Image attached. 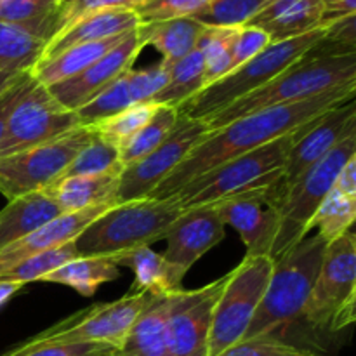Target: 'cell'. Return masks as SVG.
<instances>
[{
	"label": "cell",
	"instance_id": "cell-1",
	"mask_svg": "<svg viewBox=\"0 0 356 356\" xmlns=\"http://www.w3.org/2000/svg\"><path fill=\"white\" fill-rule=\"evenodd\" d=\"M355 89L356 82L348 83L318 94L312 99L254 111L229 122L225 127L211 131L207 138L198 143L190 155L156 186L149 198H170L188 181L214 169L219 163L228 162L235 156L252 152L282 136L298 131L306 122L334 110L346 101L355 99Z\"/></svg>",
	"mask_w": 356,
	"mask_h": 356
},
{
	"label": "cell",
	"instance_id": "cell-2",
	"mask_svg": "<svg viewBox=\"0 0 356 356\" xmlns=\"http://www.w3.org/2000/svg\"><path fill=\"white\" fill-rule=\"evenodd\" d=\"M355 82L356 52L355 54H322L313 47L305 58L275 76L266 86L254 90L249 96L240 97L225 110L204 118V122L211 131H216L254 111L312 99L327 90Z\"/></svg>",
	"mask_w": 356,
	"mask_h": 356
},
{
	"label": "cell",
	"instance_id": "cell-3",
	"mask_svg": "<svg viewBox=\"0 0 356 356\" xmlns=\"http://www.w3.org/2000/svg\"><path fill=\"white\" fill-rule=\"evenodd\" d=\"M325 249V240L313 235L275 261L259 308L242 341L261 337L280 339L282 330L301 322L302 309L313 291Z\"/></svg>",
	"mask_w": 356,
	"mask_h": 356
},
{
	"label": "cell",
	"instance_id": "cell-4",
	"mask_svg": "<svg viewBox=\"0 0 356 356\" xmlns=\"http://www.w3.org/2000/svg\"><path fill=\"white\" fill-rule=\"evenodd\" d=\"M306 124L291 134L282 136L261 148L235 156L193 177L170 198L176 200L183 211H186L191 207L219 204L226 198L280 183L284 181L285 156Z\"/></svg>",
	"mask_w": 356,
	"mask_h": 356
},
{
	"label": "cell",
	"instance_id": "cell-5",
	"mask_svg": "<svg viewBox=\"0 0 356 356\" xmlns=\"http://www.w3.org/2000/svg\"><path fill=\"white\" fill-rule=\"evenodd\" d=\"M181 214L183 209L172 198H143L115 205L73 240L76 256H117L149 247L165 236Z\"/></svg>",
	"mask_w": 356,
	"mask_h": 356
},
{
	"label": "cell",
	"instance_id": "cell-6",
	"mask_svg": "<svg viewBox=\"0 0 356 356\" xmlns=\"http://www.w3.org/2000/svg\"><path fill=\"white\" fill-rule=\"evenodd\" d=\"M325 37V26H320L301 37L289 40L271 42L263 52L247 61L240 68L233 70L225 79L202 89L197 96L177 108V113L190 118H204L225 110L240 97L249 96L268 82L291 68L294 63L305 58L322 38Z\"/></svg>",
	"mask_w": 356,
	"mask_h": 356
},
{
	"label": "cell",
	"instance_id": "cell-7",
	"mask_svg": "<svg viewBox=\"0 0 356 356\" xmlns=\"http://www.w3.org/2000/svg\"><path fill=\"white\" fill-rule=\"evenodd\" d=\"M355 302L356 236L350 229L327 243L301 320L313 329L339 332L355 322Z\"/></svg>",
	"mask_w": 356,
	"mask_h": 356
},
{
	"label": "cell",
	"instance_id": "cell-8",
	"mask_svg": "<svg viewBox=\"0 0 356 356\" xmlns=\"http://www.w3.org/2000/svg\"><path fill=\"white\" fill-rule=\"evenodd\" d=\"M356 156V136L344 139L325 159L316 162L296 181L285 186L280 212V228L270 257L273 263L298 245L312 232V222L320 204L332 188L344 163Z\"/></svg>",
	"mask_w": 356,
	"mask_h": 356
},
{
	"label": "cell",
	"instance_id": "cell-9",
	"mask_svg": "<svg viewBox=\"0 0 356 356\" xmlns=\"http://www.w3.org/2000/svg\"><path fill=\"white\" fill-rule=\"evenodd\" d=\"M273 264L268 256L243 257L228 273L212 312L209 356H219L243 339L268 287Z\"/></svg>",
	"mask_w": 356,
	"mask_h": 356
},
{
	"label": "cell",
	"instance_id": "cell-10",
	"mask_svg": "<svg viewBox=\"0 0 356 356\" xmlns=\"http://www.w3.org/2000/svg\"><path fill=\"white\" fill-rule=\"evenodd\" d=\"M94 136L92 127H76L59 138L0 156V193L7 198L44 190L63 176L72 160Z\"/></svg>",
	"mask_w": 356,
	"mask_h": 356
},
{
	"label": "cell",
	"instance_id": "cell-11",
	"mask_svg": "<svg viewBox=\"0 0 356 356\" xmlns=\"http://www.w3.org/2000/svg\"><path fill=\"white\" fill-rule=\"evenodd\" d=\"M209 132L211 129L200 118L179 115L169 136L153 152L122 169L115 197L117 205L152 197L156 186L207 138Z\"/></svg>",
	"mask_w": 356,
	"mask_h": 356
},
{
	"label": "cell",
	"instance_id": "cell-12",
	"mask_svg": "<svg viewBox=\"0 0 356 356\" xmlns=\"http://www.w3.org/2000/svg\"><path fill=\"white\" fill-rule=\"evenodd\" d=\"M76 127L80 124L75 111L63 106L47 87L35 82L10 113L6 136L0 143V156L24 152Z\"/></svg>",
	"mask_w": 356,
	"mask_h": 356
},
{
	"label": "cell",
	"instance_id": "cell-13",
	"mask_svg": "<svg viewBox=\"0 0 356 356\" xmlns=\"http://www.w3.org/2000/svg\"><path fill=\"white\" fill-rule=\"evenodd\" d=\"M148 292H131L106 305H96L38 334L47 343H83L117 350L148 301Z\"/></svg>",
	"mask_w": 356,
	"mask_h": 356
},
{
	"label": "cell",
	"instance_id": "cell-14",
	"mask_svg": "<svg viewBox=\"0 0 356 356\" xmlns=\"http://www.w3.org/2000/svg\"><path fill=\"white\" fill-rule=\"evenodd\" d=\"M284 181L263 190L247 191L214 204L225 225L238 232L245 257L268 256L273 249L280 228V212L284 202Z\"/></svg>",
	"mask_w": 356,
	"mask_h": 356
},
{
	"label": "cell",
	"instance_id": "cell-15",
	"mask_svg": "<svg viewBox=\"0 0 356 356\" xmlns=\"http://www.w3.org/2000/svg\"><path fill=\"white\" fill-rule=\"evenodd\" d=\"M228 275L197 289L174 294L169 315V356H209L212 312Z\"/></svg>",
	"mask_w": 356,
	"mask_h": 356
},
{
	"label": "cell",
	"instance_id": "cell-16",
	"mask_svg": "<svg viewBox=\"0 0 356 356\" xmlns=\"http://www.w3.org/2000/svg\"><path fill=\"white\" fill-rule=\"evenodd\" d=\"M356 136L355 99L313 118L289 149L284 165V184H291L305 170L325 159L339 143Z\"/></svg>",
	"mask_w": 356,
	"mask_h": 356
},
{
	"label": "cell",
	"instance_id": "cell-17",
	"mask_svg": "<svg viewBox=\"0 0 356 356\" xmlns=\"http://www.w3.org/2000/svg\"><path fill=\"white\" fill-rule=\"evenodd\" d=\"M138 28L82 73L54 86H49V92L56 97V101L72 111H76L83 104L89 103L104 87L110 86L113 80L132 68L139 52L145 49L139 38Z\"/></svg>",
	"mask_w": 356,
	"mask_h": 356
},
{
	"label": "cell",
	"instance_id": "cell-18",
	"mask_svg": "<svg viewBox=\"0 0 356 356\" xmlns=\"http://www.w3.org/2000/svg\"><path fill=\"white\" fill-rule=\"evenodd\" d=\"M225 228L216 205L186 209L167 229V249L162 256L186 277L190 268L225 238Z\"/></svg>",
	"mask_w": 356,
	"mask_h": 356
},
{
	"label": "cell",
	"instance_id": "cell-19",
	"mask_svg": "<svg viewBox=\"0 0 356 356\" xmlns=\"http://www.w3.org/2000/svg\"><path fill=\"white\" fill-rule=\"evenodd\" d=\"M111 207H115V205H96V207L86 209V211L68 212V214L58 216L56 219L49 221L47 225L38 228L37 232L28 235L26 238L19 240V242L0 250V273L13 268L14 264L21 263L26 257L44 252V250L58 249V247L65 245V243L73 242L90 222L96 221L103 212H106Z\"/></svg>",
	"mask_w": 356,
	"mask_h": 356
},
{
	"label": "cell",
	"instance_id": "cell-20",
	"mask_svg": "<svg viewBox=\"0 0 356 356\" xmlns=\"http://www.w3.org/2000/svg\"><path fill=\"white\" fill-rule=\"evenodd\" d=\"M174 294H149L125 336L124 343L113 350V356H169V315Z\"/></svg>",
	"mask_w": 356,
	"mask_h": 356
},
{
	"label": "cell",
	"instance_id": "cell-21",
	"mask_svg": "<svg viewBox=\"0 0 356 356\" xmlns=\"http://www.w3.org/2000/svg\"><path fill=\"white\" fill-rule=\"evenodd\" d=\"M322 19V0H273L247 24L266 31L271 42H280L316 30Z\"/></svg>",
	"mask_w": 356,
	"mask_h": 356
},
{
	"label": "cell",
	"instance_id": "cell-22",
	"mask_svg": "<svg viewBox=\"0 0 356 356\" xmlns=\"http://www.w3.org/2000/svg\"><path fill=\"white\" fill-rule=\"evenodd\" d=\"M139 24L141 23H139L134 10L120 9L89 14V16L80 17L79 21L70 24L66 30H63L56 37H52L47 42V47H45L40 61H45V59L52 58V56L59 54V52H63L68 47H73V45L120 37V35L136 30Z\"/></svg>",
	"mask_w": 356,
	"mask_h": 356
},
{
	"label": "cell",
	"instance_id": "cell-23",
	"mask_svg": "<svg viewBox=\"0 0 356 356\" xmlns=\"http://www.w3.org/2000/svg\"><path fill=\"white\" fill-rule=\"evenodd\" d=\"M120 172L122 170L97 174V176L61 177L40 191H44L58 204L63 214L86 211L96 205H117L115 197H117Z\"/></svg>",
	"mask_w": 356,
	"mask_h": 356
},
{
	"label": "cell",
	"instance_id": "cell-24",
	"mask_svg": "<svg viewBox=\"0 0 356 356\" xmlns=\"http://www.w3.org/2000/svg\"><path fill=\"white\" fill-rule=\"evenodd\" d=\"M61 214L58 204L44 191L13 198L0 211V250L26 238Z\"/></svg>",
	"mask_w": 356,
	"mask_h": 356
},
{
	"label": "cell",
	"instance_id": "cell-25",
	"mask_svg": "<svg viewBox=\"0 0 356 356\" xmlns=\"http://www.w3.org/2000/svg\"><path fill=\"white\" fill-rule=\"evenodd\" d=\"M117 266L131 268L134 273L132 292H148V294H176L183 291L184 275L170 266L162 254L149 247L129 250V252L111 256Z\"/></svg>",
	"mask_w": 356,
	"mask_h": 356
},
{
	"label": "cell",
	"instance_id": "cell-26",
	"mask_svg": "<svg viewBox=\"0 0 356 356\" xmlns=\"http://www.w3.org/2000/svg\"><path fill=\"white\" fill-rule=\"evenodd\" d=\"M204 24L193 17H179L162 23L139 24L138 33L145 47L152 45L162 54L160 65L167 68L195 51Z\"/></svg>",
	"mask_w": 356,
	"mask_h": 356
},
{
	"label": "cell",
	"instance_id": "cell-27",
	"mask_svg": "<svg viewBox=\"0 0 356 356\" xmlns=\"http://www.w3.org/2000/svg\"><path fill=\"white\" fill-rule=\"evenodd\" d=\"M134 31V30H132ZM131 33V31H129ZM129 33L120 35V37L106 38V40L99 42H87V44H79L73 45V47L65 49L59 54L52 56V58L40 61L33 68L31 75L42 86L49 87L54 86V83L63 82V80H68L72 76L79 75L83 70L89 68L92 63H96L97 59L103 58L108 51L115 47V45L120 44Z\"/></svg>",
	"mask_w": 356,
	"mask_h": 356
},
{
	"label": "cell",
	"instance_id": "cell-28",
	"mask_svg": "<svg viewBox=\"0 0 356 356\" xmlns=\"http://www.w3.org/2000/svg\"><path fill=\"white\" fill-rule=\"evenodd\" d=\"M118 275H120V268L117 266L111 256L75 257L49 273L42 282L66 285L79 294L90 298L103 284L117 280Z\"/></svg>",
	"mask_w": 356,
	"mask_h": 356
},
{
	"label": "cell",
	"instance_id": "cell-29",
	"mask_svg": "<svg viewBox=\"0 0 356 356\" xmlns=\"http://www.w3.org/2000/svg\"><path fill=\"white\" fill-rule=\"evenodd\" d=\"M47 40L16 24L0 23V73H31L42 59Z\"/></svg>",
	"mask_w": 356,
	"mask_h": 356
},
{
	"label": "cell",
	"instance_id": "cell-30",
	"mask_svg": "<svg viewBox=\"0 0 356 356\" xmlns=\"http://www.w3.org/2000/svg\"><path fill=\"white\" fill-rule=\"evenodd\" d=\"M163 66V65H162ZM169 79L165 87L153 97L152 103L179 108L204 89V58L200 51H191L183 59L167 66Z\"/></svg>",
	"mask_w": 356,
	"mask_h": 356
},
{
	"label": "cell",
	"instance_id": "cell-31",
	"mask_svg": "<svg viewBox=\"0 0 356 356\" xmlns=\"http://www.w3.org/2000/svg\"><path fill=\"white\" fill-rule=\"evenodd\" d=\"M59 3L61 0H3L0 2V23L16 24L49 42L54 35Z\"/></svg>",
	"mask_w": 356,
	"mask_h": 356
},
{
	"label": "cell",
	"instance_id": "cell-32",
	"mask_svg": "<svg viewBox=\"0 0 356 356\" xmlns=\"http://www.w3.org/2000/svg\"><path fill=\"white\" fill-rule=\"evenodd\" d=\"M238 26H204L197 51L204 58V86L209 87L233 72L232 44ZM204 87V89H205Z\"/></svg>",
	"mask_w": 356,
	"mask_h": 356
},
{
	"label": "cell",
	"instance_id": "cell-33",
	"mask_svg": "<svg viewBox=\"0 0 356 356\" xmlns=\"http://www.w3.org/2000/svg\"><path fill=\"white\" fill-rule=\"evenodd\" d=\"M356 219V197L341 191L332 184L329 193L315 212L312 228H316V235L322 236L327 243L339 238L350 232Z\"/></svg>",
	"mask_w": 356,
	"mask_h": 356
},
{
	"label": "cell",
	"instance_id": "cell-34",
	"mask_svg": "<svg viewBox=\"0 0 356 356\" xmlns=\"http://www.w3.org/2000/svg\"><path fill=\"white\" fill-rule=\"evenodd\" d=\"M177 118H179V113H177L176 108L159 104L155 115L149 118L148 124L143 125L127 143H124L118 148L120 149L122 167L131 165V163L138 162L143 156L148 155L149 152H153L169 136V132L176 125Z\"/></svg>",
	"mask_w": 356,
	"mask_h": 356
},
{
	"label": "cell",
	"instance_id": "cell-35",
	"mask_svg": "<svg viewBox=\"0 0 356 356\" xmlns=\"http://www.w3.org/2000/svg\"><path fill=\"white\" fill-rule=\"evenodd\" d=\"M122 169L124 167L120 163V149H118V146L97 134L96 129H94V136L90 138V141L80 149L79 155L72 160V163L63 172L61 177L97 176V174L117 172V170Z\"/></svg>",
	"mask_w": 356,
	"mask_h": 356
},
{
	"label": "cell",
	"instance_id": "cell-36",
	"mask_svg": "<svg viewBox=\"0 0 356 356\" xmlns=\"http://www.w3.org/2000/svg\"><path fill=\"white\" fill-rule=\"evenodd\" d=\"M75 257H79L75 245H73V242H68L58 249L44 250V252H38L35 256L26 257L21 263L14 264L13 268L0 273V282L17 284L21 287L30 284V282H42L49 273H52Z\"/></svg>",
	"mask_w": 356,
	"mask_h": 356
},
{
	"label": "cell",
	"instance_id": "cell-37",
	"mask_svg": "<svg viewBox=\"0 0 356 356\" xmlns=\"http://www.w3.org/2000/svg\"><path fill=\"white\" fill-rule=\"evenodd\" d=\"M132 104L134 103H132L131 94H129L127 79H125L124 73L117 80H113L110 86L104 87L99 94H96L89 103L79 108L75 113L82 127H94V125L108 120V118L120 113L122 110L132 106Z\"/></svg>",
	"mask_w": 356,
	"mask_h": 356
},
{
	"label": "cell",
	"instance_id": "cell-38",
	"mask_svg": "<svg viewBox=\"0 0 356 356\" xmlns=\"http://www.w3.org/2000/svg\"><path fill=\"white\" fill-rule=\"evenodd\" d=\"M271 2L273 0H212L193 19L204 26H243Z\"/></svg>",
	"mask_w": 356,
	"mask_h": 356
},
{
	"label": "cell",
	"instance_id": "cell-39",
	"mask_svg": "<svg viewBox=\"0 0 356 356\" xmlns=\"http://www.w3.org/2000/svg\"><path fill=\"white\" fill-rule=\"evenodd\" d=\"M156 108H159V104L152 103V101L149 103H136L122 110L120 113L113 115L108 120L94 125V129H96L97 134L103 136L104 139H108V141L120 148L143 125L148 124L149 118L155 115Z\"/></svg>",
	"mask_w": 356,
	"mask_h": 356
},
{
	"label": "cell",
	"instance_id": "cell-40",
	"mask_svg": "<svg viewBox=\"0 0 356 356\" xmlns=\"http://www.w3.org/2000/svg\"><path fill=\"white\" fill-rule=\"evenodd\" d=\"M212 0H141L134 13L139 23H162L179 17H193Z\"/></svg>",
	"mask_w": 356,
	"mask_h": 356
},
{
	"label": "cell",
	"instance_id": "cell-41",
	"mask_svg": "<svg viewBox=\"0 0 356 356\" xmlns=\"http://www.w3.org/2000/svg\"><path fill=\"white\" fill-rule=\"evenodd\" d=\"M141 0H61L56 13L54 21V35L61 33L63 30L79 21L80 17H86L89 14L104 13V10H134L136 6Z\"/></svg>",
	"mask_w": 356,
	"mask_h": 356
},
{
	"label": "cell",
	"instance_id": "cell-42",
	"mask_svg": "<svg viewBox=\"0 0 356 356\" xmlns=\"http://www.w3.org/2000/svg\"><path fill=\"white\" fill-rule=\"evenodd\" d=\"M125 79L132 103H149L165 87L169 70L162 65L146 70L131 68L125 72Z\"/></svg>",
	"mask_w": 356,
	"mask_h": 356
},
{
	"label": "cell",
	"instance_id": "cell-43",
	"mask_svg": "<svg viewBox=\"0 0 356 356\" xmlns=\"http://www.w3.org/2000/svg\"><path fill=\"white\" fill-rule=\"evenodd\" d=\"M219 356H322L306 348L294 346L287 341L261 337V339L240 341L235 346L228 348Z\"/></svg>",
	"mask_w": 356,
	"mask_h": 356
},
{
	"label": "cell",
	"instance_id": "cell-44",
	"mask_svg": "<svg viewBox=\"0 0 356 356\" xmlns=\"http://www.w3.org/2000/svg\"><path fill=\"white\" fill-rule=\"evenodd\" d=\"M99 348L108 346L83 343H47L35 336L0 356H87Z\"/></svg>",
	"mask_w": 356,
	"mask_h": 356
},
{
	"label": "cell",
	"instance_id": "cell-45",
	"mask_svg": "<svg viewBox=\"0 0 356 356\" xmlns=\"http://www.w3.org/2000/svg\"><path fill=\"white\" fill-rule=\"evenodd\" d=\"M270 44V37H268L266 31H263L261 28L249 26V24L238 26L232 44L233 70L240 68V66L245 65L247 61L256 58V56L259 54V52H263Z\"/></svg>",
	"mask_w": 356,
	"mask_h": 356
},
{
	"label": "cell",
	"instance_id": "cell-46",
	"mask_svg": "<svg viewBox=\"0 0 356 356\" xmlns=\"http://www.w3.org/2000/svg\"><path fill=\"white\" fill-rule=\"evenodd\" d=\"M35 82H37V80L33 79L31 73H21V75H17L16 79L0 92V143H2L3 136H6L10 113H13V110L16 108L17 101L26 94V90L30 89Z\"/></svg>",
	"mask_w": 356,
	"mask_h": 356
},
{
	"label": "cell",
	"instance_id": "cell-47",
	"mask_svg": "<svg viewBox=\"0 0 356 356\" xmlns=\"http://www.w3.org/2000/svg\"><path fill=\"white\" fill-rule=\"evenodd\" d=\"M323 2V19L322 26L343 19L346 16L356 14V0H322Z\"/></svg>",
	"mask_w": 356,
	"mask_h": 356
},
{
	"label": "cell",
	"instance_id": "cell-48",
	"mask_svg": "<svg viewBox=\"0 0 356 356\" xmlns=\"http://www.w3.org/2000/svg\"><path fill=\"white\" fill-rule=\"evenodd\" d=\"M334 186L339 188L344 193L356 197V156L344 163V167L339 170L336 181H334Z\"/></svg>",
	"mask_w": 356,
	"mask_h": 356
},
{
	"label": "cell",
	"instance_id": "cell-49",
	"mask_svg": "<svg viewBox=\"0 0 356 356\" xmlns=\"http://www.w3.org/2000/svg\"><path fill=\"white\" fill-rule=\"evenodd\" d=\"M19 289L21 285L17 284H6V282H0V308H2L6 302H9Z\"/></svg>",
	"mask_w": 356,
	"mask_h": 356
},
{
	"label": "cell",
	"instance_id": "cell-50",
	"mask_svg": "<svg viewBox=\"0 0 356 356\" xmlns=\"http://www.w3.org/2000/svg\"><path fill=\"white\" fill-rule=\"evenodd\" d=\"M21 75V73H19ZM17 75H9V73H0V92H2L3 89H6L7 86H9L10 82H13L14 79H16Z\"/></svg>",
	"mask_w": 356,
	"mask_h": 356
},
{
	"label": "cell",
	"instance_id": "cell-51",
	"mask_svg": "<svg viewBox=\"0 0 356 356\" xmlns=\"http://www.w3.org/2000/svg\"><path fill=\"white\" fill-rule=\"evenodd\" d=\"M87 356H113V348H99V350L92 351Z\"/></svg>",
	"mask_w": 356,
	"mask_h": 356
}]
</instances>
